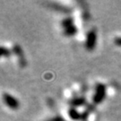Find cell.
Here are the masks:
<instances>
[{
  "mask_svg": "<svg viewBox=\"0 0 121 121\" xmlns=\"http://www.w3.org/2000/svg\"><path fill=\"white\" fill-rule=\"evenodd\" d=\"M84 102H85V100H84L83 98H76V99H73L71 101V104L73 105V107H79V106L83 105Z\"/></svg>",
  "mask_w": 121,
  "mask_h": 121,
  "instance_id": "9",
  "label": "cell"
},
{
  "mask_svg": "<svg viewBox=\"0 0 121 121\" xmlns=\"http://www.w3.org/2000/svg\"><path fill=\"white\" fill-rule=\"evenodd\" d=\"M106 96V86L103 83H98L95 88V93L93 95V102L95 104H99L102 102Z\"/></svg>",
  "mask_w": 121,
  "mask_h": 121,
  "instance_id": "2",
  "label": "cell"
},
{
  "mask_svg": "<svg viewBox=\"0 0 121 121\" xmlns=\"http://www.w3.org/2000/svg\"><path fill=\"white\" fill-rule=\"evenodd\" d=\"M114 42H115V44H116L117 46L121 47V37H117V38H115Z\"/></svg>",
  "mask_w": 121,
  "mask_h": 121,
  "instance_id": "11",
  "label": "cell"
},
{
  "mask_svg": "<svg viewBox=\"0 0 121 121\" xmlns=\"http://www.w3.org/2000/svg\"><path fill=\"white\" fill-rule=\"evenodd\" d=\"M3 100H4V104L11 109H17L20 106L18 99L15 97H13V95L7 93V92H4L3 94Z\"/></svg>",
  "mask_w": 121,
  "mask_h": 121,
  "instance_id": "3",
  "label": "cell"
},
{
  "mask_svg": "<svg viewBox=\"0 0 121 121\" xmlns=\"http://www.w3.org/2000/svg\"><path fill=\"white\" fill-rule=\"evenodd\" d=\"M96 42H97V33H96L95 29L89 30L86 34V39H85V48L87 50L91 51L93 50L96 47Z\"/></svg>",
  "mask_w": 121,
  "mask_h": 121,
  "instance_id": "1",
  "label": "cell"
},
{
  "mask_svg": "<svg viewBox=\"0 0 121 121\" xmlns=\"http://www.w3.org/2000/svg\"><path fill=\"white\" fill-rule=\"evenodd\" d=\"M68 115H69V117L73 119V120H78L80 117H81V115H80V113L78 112L77 110H76V108H71L68 110Z\"/></svg>",
  "mask_w": 121,
  "mask_h": 121,
  "instance_id": "7",
  "label": "cell"
},
{
  "mask_svg": "<svg viewBox=\"0 0 121 121\" xmlns=\"http://www.w3.org/2000/svg\"><path fill=\"white\" fill-rule=\"evenodd\" d=\"M49 5H50L53 9L57 10V11H59V12H63V13H69L70 12V8H68L67 6H64V5L56 4V3H50Z\"/></svg>",
  "mask_w": 121,
  "mask_h": 121,
  "instance_id": "5",
  "label": "cell"
},
{
  "mask_svg": "<svg viewBox=\"0 0 121 121\" xmlns=\"http://www.w3.org/2000/svg\"><path fill=\"white\" fill-rule=\"evenodd\" d=\"M45 121H53V118H49V119H47V120Z\"/></svg>",
  "mask_w": 121,
  "mask_h": 121,
  "instance_id": "13",
  "label": "cell"
},
{
  "mask_svg": "<svg viewBox=\"0 0 121 121\" xmlns=\"http://www.w3.org/2000/svg\"><path fill=\"white\" fill-rule=\"evenodd\" d=\"M77 33V28L75 27L74 25L73 26H70L68 28H66V29H64V34L65 36H73L74 34H76Z\"/></svg>",
  "mask_w": 121,
  "mask_h": 121,
  "instance_id": "6",
  "label": "cell"
},
{
  "mask_svg": "<svg viewBox=\"0 0 121 121\" xmlns=\"http://www.w3.org/2000/svg\"><path fill=\"white\" fill-rule=\"evenodd\" d=\"M73 19L72 17H66L65 19H63L62 20V22H61V25L62 27L64 28V29H66V28H68L70 26H73Z\"/></svg>",
  "mask_w": 121,
  "mask_h": 121,
  "instance_id": "8",
  "label": "cell"
},
{
  "mask_svg": "<svg viewBox=\"0 0 121 121\" xmlns=\"http://www.w3.org/2000/svg\"><path fill=\"white\" fill-rule=\"evenodd\" d=\"M13 52H14V54L18 56L20 65H21V66H25L26 65V60L24 59L23 52H22V49L21 48V47H20L18 44H15V45L13 47Z\"/></svg>",
  "mask_w": 121,
  "mask_h": 121,
  "instance_id": "4",
  "label": "cell"
},
{
  "mask_svg": "<svg viewBox=\"0 0 121 121\" xmlns=\"http://www.w3.org/2000/svg\"><path fill=\"white\" fill-rule=\"evenodd\" d=\"M52 118H53V121H66L61 117V116H56V117H52Z\"/></svg>",
  "mask_w": 121,
  "mask_h": 121,
  "instance_id": "12",
  "label": "cell"
},
{
  "mask_svg": "<svg viewBox=\"0 0 121 121\" xmlns=\"http://www.w3.org/2000/svg\"><path fill=\"white\" fill-rule=\"evenodd\" d=\"M10 54H11L10 49L6 48L5 47H4V46H2V47H1V56H10Z\"/></svg>",
  "mask_w": 121,
  "mask_h": 121,
  "instance_id": "10",
  "label": "cell"
}]
</instances>
